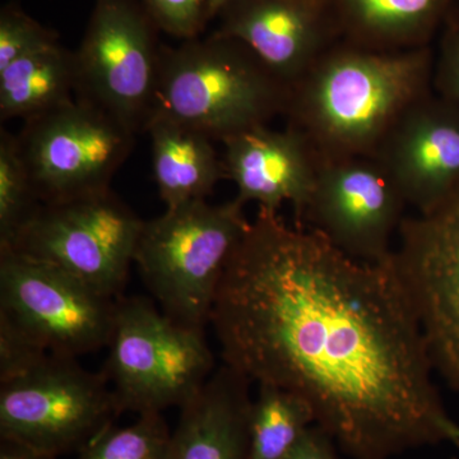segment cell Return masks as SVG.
Listing matches in <instances>:
<instances>
[{
    "label": "cell",
    "mask_w": 459,
    "mask_h": 459,
    "mask_svg": "<svg viewBox=\"0 0 459 459\" xmlns=\"http://www.w3.org/2000/svg\"><path fill=\"white\" fill-rule=\"evenodd\" d=\"M210 325L222 364L303 398L351 459L448 443L459 424L434 385L419 320L391 261L350 258L258 210L223 273Z\"/></svg>",
    "instance_id": "1"
},
{
    "label": "cell",
    "mask_w": 459,
    "mask_h": 459,
    "mask_svg": "<svg viewBox=\"0 0 459 459\" xmlns=\"http://www.w3.org/2000/svg\"><path fill=\"white\" fill-rule=\"evenodd\" d=\"M431 47L379 51L343 40L290 90L287 126L320 161L376 156L402 115L433 92Z\"/></svg>",
    "instance_id": "2"
},
{
    "label": "cell",
    "mask_w": 459,
    "mask_h": 459,
    "mask_svg": "<svg viewBox=\"0 0 459 459\" xmlns=\"http://www.w3.org/2000/svg\"><path fill=\"white\" fill-rule=\"evenodd\" d=\"M290 87L247 45L212 32L162 45L152 117H165L225 141L285 115Z\"/></svg>",
    "instance_id": "3"
},
{
    "label": "cell",
    "mask_w": 459,
    "mask_h": 459,
    "mask_svg": "<svg viewBox=\"0 0 459 459\" xmlns=\"http://www.w3.org/2000/svg\"><path fill=\"white\" fill-rule=\"evenodd\" d=\"M237 198L166 208L143 222L134 264L160 309L175 322L204 331L223 273L250 221Z\"/></svg>",
    "instance_id": "4"
},
{
    "label": "cell",
    "mask_w": 459,
    "mask_h": 459,
    "mask_svg": "<svg viewBox=\"0 0 459 459\" xmlns=\"http://www.w3.org/2000/svg\"><path fill=\"white\" fill-rule=\"evenodd\" d=\"M107 349L101 373L122 413L181 409L216 370L204 331L175 322L138 296L117 299Z\"/></svg>",
    "instance_id": "5"
},
{
    "label": "cell",
    "mask_w": 459,
    "mask_h": 459,
    "mask_svg": "<svg viewBox=\"0 0 459 459\" xmlns=\"http://www.w3.org/2000/svg\"><path fill=\"white\" fill-rule=\"evenodd\" d=\"M119 415L101 371L78 359L48 353L0 380V439L56 457L80 453Z\"/></svg>",
    "instance_id": "6"
},
{
    "label": "cell",
    "mask_w": 459,
    "mask_h": 459,
    "mask_svg": "<svg viewBox=\"0 0 459 459\" xmlns=\"http://www.w3.org/2000/svg\"><path fill=\"white\" fill-rule=\"evenodd\" d=\"M143 220L113 190L41 204L11 246L110 299L122 296Z\"/></svg>",
    "instance_id": "7"
},
{
    "label": "cell",
    "mask_w": 459,
    "mask_h": 459,
    "mask_svg": "<svg viewBox=\"0 0 459 459\" xmlns=\"http://www.w3.org/2000/svg\"><path fill=\"white\" fill-rule=\"evenodd\" d=\"M159 31L142 0H93L74 51L75 98L98 105L135 135L146 133L155 110Z\"/></svg>",
    "instance_id": "8"
},
{
    "label": "cell",
    "mask_w": 459,
    "mask_h": 459,
    "mask_svg": "<svg viewBox=\"0 0 459 459\" xmlns=\"http://www.w3.org/2000/svg\"><path fill=\"white\" fill-rule=\"evenodd\" d=\"M115 307L49 263L0 247V323L40 351L78 359L107 349Z\"/></svg>",
    "instance_id": "9"
},
{
    "label": "cell",
    "mask_w": 459,
    "mask_h": 459,
    "mask_svg": "<svg viewBox=\"0 0 459 459\" xmlns=\"http://www.w3.org/2000/svg\"><path fill=\"white\" fill-rule=\"evenodd\" d=\"M137 135L87 100L26 120L18 147L40 204L110 189Z\"/></svg>",
    "instance_id": "10"
},
{
    "label": "cell",
    "mask_w": 459,
    "mask_h": 459,
    "mask_svg": "<svg viewBox=\"0 0 459 459\" xmlns=\"http://www.w3.org/2000/svg\"><path fill=\"white\" fill-rule=\"evenodd\" d=\"M392 264L419 320L434 371L459 391V189L404 217Z\"/></svg>",
    "instance_id": "11"
},
{
    "label": "cell",
    "mask_w": 459,
    "mask_h": 459,
    "mask_svg": "<svg viewBox=\"0 0 459 459\" xmlns=\"http://www.w3.org/2000/svg\"><path fill=\"white\" fill-rule=\"evenodd\" d=\"M406 202L376 159L323 162L296 226L312 230L356 261H391Z\"/></svg>",
    "instance_id": "12"
},
{
    "label": "cell",
    "mask_w": 459,
    "mask_h": 459,
    "mask_svg": "<svg viewBox=\"0 0 459 459\" xmlns=\"http://www.w3.org/2000/svg\"><path fill=\"white\" fill-rule=\"evenodd\" d=\"M373 159L407 207L433 210L459 189V108L431 92L402 115Z\"/></svg>",
    "instance_id": "13"
},
{
    "label": "cell",
    "mask_w": 459,
    "mask_h": 459,
    "mask_svg": "<svg viewBox=\"0 0 459 459\" xmlns=\"http://www.w3.org/2000/svg\"><path fill=\"white\" fill-rule=\"evenodd\" d=\"M216 20L290 90L341 41L328 0H234Z\"/></svg>",
    "instance_id": "14"
},
{
    "label": "cell",
    "mask_w": 459,
    "mask_h": 459,
    "mask_svg": "<svg viewBox=\"0 0 459 459\" xmlns=\"http://www.w3.org/2000/svg\"><path fill=\"white\" fill-rule=\"evenodd\" d=\"M222 143L226 177L238 190L235 198L244 205L255 202L268 212H280L290 204L298 222L322 166L309 142L287 126L283 131L259 126Z\"/></svg>",
    "instance_id": "15"
},
{
    "label": "cell",
    "mask_w": 459,
    "mask_h": 459,
    "mask_svg": "<svg viewBox=\"0 0 459 459\" xmlns=\"http://www.w3.org/2000/svg\"><path fill=\"white\" fill-rule=\"evenodd\" d=\"M252 383L222 364L180 409L169 459H250Z\"/></svg>",
    "instance_id": "16"
},
{
    "label": "cell",
    "mask_w": 459,
    "mask_h": 459,
    "mask_svg": "<svg viewBox=\"0 0 459 459\" xmlns=\"http://www.w3.org/2000/svg\"><path fill=\"white\" fill-rule=\"evenodd\" d=\"M341 40L365 49L430 47L455 11V0H328Z\"/></svg>",
    "instance_id": "17"
},
{
    "label": "cell",
    "mask_w": 459,
    "mask_h": 459,
    "mask_svg": "<svg viewBox=\"0 0 459 459\" xmlns=\"http://www.w3.org/2000/svg\"><path fill=\"white\" fill-rule=\"evenodd\" d=\"M153 178L166 208L204 201L226 177L223 160L204 133L165 117H153L147 131Z\"/></svg>",
    "instance_id": "18"
},
{
    "label": "cell",
    "mask_w": 459,
    "mask_h": 459,
    "mask_svg": "<svg viewBox=\"0 0 459 459\" xmlns=\"http://www.w3.org/2000/svg\"><path fill=\"white\" fill-rule=\"evenodd\" d=\"M74 51L50 45L0 71V120H30L74 100Z\"/></svg>",
    "instance_id": "19"
},
{
    "label": "cell",
    "mask_w": 459,
    "mask_h": 459,
    "mask_svg": "<svg viewBox=\"0 0 459 459\" xmlns=\"http://www.w3.org/2000/svg\"><path fill=\"white\" fill-rule=\"evenodd\" d=\"M316 425L309 404L292 392L256 385L250 410V459H283Z\"/></svg>",
    "instance_id": "20"
},
{
    "label": "cell",
    "mask_w": 459,
    "mask_h": 459,
    "mask_svg": "<svg viewBox=\"0 0 459 459\" xmlns=\"http://www.w3.org/2000/svg\"><path fill=\"white\" fill-rule=\"evenodd\" d=\"M17 135L7 129L0 132V247L11 246L27 220L40 205Z\"/></svg>",
    "instance_id": "21"
},
{
    "label": "cell",
    "mask_w": 459,
    "mask_h": 459,
    "mask_svg": "<svg viewBox=\"0 0 459 459\" xmlns=\"http://www.w3.org/2000/svg\"><path fill=\"white\" fill-rule=\"evenodd\" d=\"M170 439L162 413H147L129 427L113 425L102 431L78 459H169Z\"/></svg>",
    "instance_id": "22"
},
{
    "label": "cell",
    "mask_w": 459,
    "mask_h": 459,
    "mask_svg": "<svg viewBox=\"0 0 459 459\" xmlns=\"http://www.w3.org/2000/svg\"><path fill=\"white\" fill-rule=\"evenodd\" d=\"M56 42L57 33L42 26L17 3H8L0 11V71Z\"/></svg>",
    "instance_id": "23"
},
{
    "label": "cell",
    "mask_w": 459,
    "mask_h": 459,
    "mask_svg": "<svg viewBox=\"0 0 459 459\" xmlns=\"http://www.w3.org/2000/svg\"><path fill=\"white\" fill-rule=\"evenodd\" d=\"M160 31L180 41L198 38L210 23L207 0H142Z\"/></svg>",
    "instance_id": "24"
},
{
    "label": "cell",
    "mask_w": 459,
    "mask_h": 459,
    "mask_svg": "<svg viewBox=\"0 0 459 459\" xmlns=\"http://www.w3.org/2000/svg\"><path fill=\"white\" fill-rule=\"evenodd\" d=\"M433 89L437 95L459 108V12L453 11L443 27L435 56Z\"/></svg>",
    "instance_id": "25"
},
{
    "label": "cell",
    "mask_w": 459,
    "mask_h": 459,
    "mask_svg": "<svg viewBox=\"0 0 459 459\" xmlns=\"http://www.w3.org/2000/svg\"><path fill=\"white\" fill-rule=\"evenodd\" d=\"M283 459H338L336 443L322 429L314 425Z\"/></svg>",
    "instance_id": "26"
},
{
    "label": "cell",
    "mask_w": 459,
    "mask_h": 459,
    "mask_svg": "<svg viewBox=\"0 0 459 459\" xmlns=\"http://www.w3.org/2000/svg\"><path fill=\"white\" fill-rule=\"evenodd\" d=\"M0 459H57V457L35 451L20 443L0 439Z\"/></svg>",
    "instance_id": "27"
},
{
    "label": "cell",
    "mask_w": 459,
    "mask_h": 459,
    "mask_svg": "<svg viewBox=\"0 0 459 459\" xmlns=\"http://www.w3.org/2000/svg\"><path fill=\"white\" fill-rule=\"evenodd\" d=\"M234 0H207L208 17L211 21L216 20L217 16L221 13L223 8Z\"/></svg>",
    "instance_id": "28"
}]
</instances>
